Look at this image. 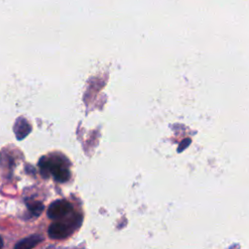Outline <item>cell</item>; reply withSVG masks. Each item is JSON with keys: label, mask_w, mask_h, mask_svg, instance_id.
<instances>
[{"label": "cell", "mask_w": 249, "mask_h": 249, "mask_svg": "<svg viewBox=\"0 0 249 249\" xmlns=\"http://www.w3.org/2000/svg\"><path fill=\"white\" fill-rule=\"evenodd\" d=\"M39 166L42 173L48 172L52 174L54 180L57 182H65L70 177L68 166L59 158L43 157L39 160Z\"/></svg>", "instance_id": "obj_1"}, {"label": "cell", "mask_w": 249, "mask_h": 249, "mask_svg": "<svg viewBox=\"0 0 249 249\" xmlns=\"http://www.w3.org/2000/svg\"><path fill=\"white\" fill-rule=\"evenodd\" d=\"M78 227L77 218L74 222L57 221L53 223L48 230L49 236L53 239H62L71 234V232Z\"/></svg>", "instance_id": "obj_2"}, {"label": "cell", "mask_w": 249, "mask_h": 249, "mask_svg": "<svg viewBox=\"0 0 249 249\" xmlns=\"http://www.w3.org/2000/svg\"><path fill=\"white\" fill-rule=\"evenodd\" d=\"M72 211V204L64 199L53 201L48 208L47 215L51 219H61Z\"/></svg>", "instance_id": "obj_3"}, {"label": "cell", "mask_w": 249, "mask_h": 249, "mask_svg": "<svg viewBox=\"0 0 249 249\" xmlns=\"http://www.w3.org/2000/svg\"><path fill=\"white\" fill-rule=\"evenodd\" d=\"M31 131V125L29 123L22 117H19L17 119L15 124H14V132L18 140H22L24 137H26L29 132Z\"/></svg>", "instance_id": "obj_4"}, {"label": "cell", "mask_w": 249, "mask_h": 249, "mask_svg": "<svg viewBox=\"0 0 249 249\" xmlns=\"http://www.w3.org/2000/svg\"><path fill=\"white\" fill-rule=\"evenodd\" d=\"M43 240V237L39 234H32L30 236H27L20 241H18L16 245L15 248L17 249H29L35 247L37 244H39Z\"/></svg>", "instance_id": "obj_5"}, {"label": "cell", "mask_w": 249, "mask_h": 249, "mask_svg": "<svg viewBox=\"0 0 249 249\" xmlns=\"http://www.w3.org/2000/svg\"><path fill=\"white\" fill-rule=\"evenodd\" d=\"M29 211L34 215V216H39L42 211L44 210V205L40 201H32V202H27L26 203Z\"/></svg>", "instance_id": "obj_6"}, {"label": "cell", "mask_w": 249, "mask_h": 249, "mask_svg": "<svg viewBox=\"0 0 249 249\" xmlns=\"http://www.w3.org/2000/svg\"><path fill=\"white\" fill-rule=\"evenodd\" d=\"M191 144V139L190 138H187V139H184L181 143H180V145H179V147H178V152H182L183 150H185L189 145Z\"/></svg>", "instance_id": "obj_7"}, {"label": "cell", "mask_w": 249, "mask_h": 249, "mask_svg": "<svg viewBox=\"0 0 249 249\" xmlns=\"http://www.w3.org/2000/svg\"><path fill=\"white\" fill-rule=\"evenodd\" d=\"M3 247V240H2V238L0 237V248H2Z\"/></svg>", "instance_id": "obj_8"}]
</instances>
